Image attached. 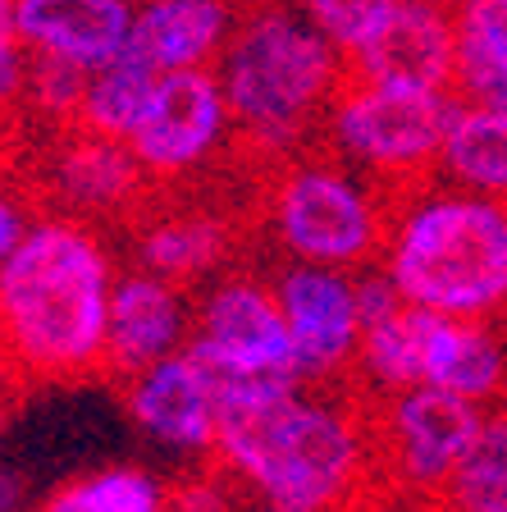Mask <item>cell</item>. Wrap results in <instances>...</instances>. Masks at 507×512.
Here are the masks:
<instances>
[{"mask_svg":"<svg viewBox=\"0 0 507 512\" xmlns=\"http://www.w3.org/2000/svg\"><path fill=\"white\" fill-rule=\"evenodd\" d=\"M238 247L243 224L211 202H147L128 220V261L179 288L224 275Z\"/></svg>","mask_w":507,"mask_h":512,"instance_id":"obj_12","label":"cell"},{"mask_svg":"<svg viewBox=\"0 0 507 512\" xmlns=\"http://www.w3.org/2000/svg\"><path fill=\"white\" fill-rule=\"evenodd\" d=\"M498 320H503V325H507V316H498Z\"/></svg>","mask_w":507,"mask_h":512,"instance_id":"obj_36","label":"cell"},{"mask_svg":"<svg viewBox=\"0 0 507 512\" xmlns=\"http://www.w3.org/2000/svg\"><path fill=\"white\" fill-rule=\"evenodd\" d=\"M14 398H19V384L0 380V435H5V426H10V416H14Z\"/></svg>","mask_w":507,"mask_h":512,"instance_id":"obj_33","label":"cell"},{"mask_svg":"<svg viewBox=\"0 0 507 512\" xmlns=\"http://www.w3.org/2000/svg\"><path fill=\"white\" fill-rule=\"evenodd\" d=\"M138 0H14V28L28 55L101 69L128 46Z\"/></svg>","mask_w":507,"mask_h":512,"instance_id":"obj_16","label":"cell"},{"mask_svg":"<svg viewBox=\"0 0 507 512\" xmlns=\"http://www.w3.org/2000/svg\"><path fill=\"white\" fill-rule=\"evenodd\" d=\"M188 352L206 371H293V339L279 311L275 284L252 270H224L206 279L192 302Z\"/></svg>","mask_w":507,"mask_h":512,"instance_id":"obj_10","label":"cell"},{"mask_svg":"<svg viewBox=\"0 0 507 512\" xmlns=\"http://www.w3.org/2000/svg\"><path fill=\"white\" fill-rule=\"evenodd\" d=\"M288 5L348 60L352 51H361L375 37V28L389 19L398 0H288Z\"/></svg>","mask_w":507,"mask_h":512,"instance_id":"obj_26","label":"cell"},{"mask_svg":"<svg viewBox=\"0 0 507 512\" xmlns=\"http://www.w3.org/2000/svg\"><path fill=\"white\" fill-rule=\"evenodd\" d=\"M28 188L37 192L42 211L74 215L96 229L128 224L151 202V183L128 142L87 133L78 124L55 128L42 138L28 170Z\"/></svg>","mask_w":507,"mask_h":512,"instance_id":"obj_8","label":"cell"},{"mask_svg":"<svg viewBox=\"0 0 507 512\" xmlns=\"http://www.w3.org/2000/svg\"><path fill=\"white\" fill-rule=\"evenodd\" d=\"M119 275L106 229L42 211L0 261V357L19 384H74L106 362L110 288Z\"/></svg>","mask_w":507,"mask_h":512,"instance_id":"obj_2","label":"cell"},{"mask_svg":"<svg viewBox=\"0 0 507 512\" xmlns=\"http://www.w3.org/2000/svg\"><path fill=\"white\" fill-rule=\"evenodd\" d=\"M192 339V293L169 279L151 275L138 266H119L115 288H110V316H106V362L101 375H128L147 371L183 352Z\"/></svg>","mask_w":507,"mask_h":512,"instance_id":"obj_15","label":"cell"},{"mask_svg":"<svg viewBox=\"0 0 507 512\" xmlns=\"http://www.w3.org/2000/svg\"><path fill=\"white\" fill-rule=\"evenodd\" d=\"M119 389H124L128 421L156 448L197 462L211 458L215 426H220V398L211 389V375L201 371V362L188 348L119 380Z\"/></svg>","mask_w":507,"mask_h":512,"instance_id":"obj_13","label":"cell"},{"mask_svg":"<svg viewBox=\"0 0 507 512\" xmlns=\"http://www.w3.org/2000/svg\"><path fill=\"white\" fill-rule=\"evenodd\" d=\"M169 512H243V485L201 462V471L169 485Z\"/></svg>","mask_w":507,"mask_h":512,"instance_id":"obj_27","label":"cell"},{"mask_svg":"<svg viewBox=\"0 0 507 512\" xmlns=\"http://www.w3.org/2000/svg\"><path fill=\"white\" fill-rule=\"evenodd\" d=\"M462 106H485L507 115V69H480V74H457L453 83Z\"/></svg>","mask_w":507,"mask_h":512,"instance_id":"obj_31","label":"cell"},{"mask_svg":"<svg viewBox=\"0 0 507 512\" xmlns=\"http://www.w3.org/2000/svg\"><path fill=\"white\" fill-rule=\"evenodd\" d=\"M393 192L357 174L325 147L297 151L261 174L256 229L297 266L370 270L389 238Z\"/></svg>","mask_w":507,"mask_h":512,"instance_id":"obj_5","label":"cell"},{"mask_svg":"<svg viewBox=\"0 0 507 512\" xmlns=\"http://www.w3.org/2000/svg\"><path fill=\"white\" fill-rule=\"evenodd\" d=\"M32 512H169V485L147 467H101L60 485Z\"/></svg>","mask_w":507,"mask_h":512,"instance_id":"obj_23","label":"cell"},{"mask_svg":"<svg viewBox=\"0 0 507 512\" xmlns=\"http://www.w3.org/2000/svg\"><path fill=\"white\" fill-rule=\"evenodd\" d=\"M434 179L507 206V115L485 106L457 110L439 165H434Z\"/></svg>","mask_w":507,"mask_h":512,"instance_id":"obj_20","label":"cell"},{"mask_svg":"<svg viewBox=\"0 0 507 512\" xmlns=\"http://www.w3.org/2000/svg\"><path fill=\"white\" fill-rule=\"evenodd\" d=\"M238 19V0H138L128 51H138L156 74L215 69Z\"/></svg>","mask_w":507,"mask_h":512,"instance_id":"obj_17","label":"cell"},{"mask_svg":"<svg viewBox=\"0 0 507 512\" xmlns=\"http://www.w3.org/2000/svg\"><path fill=\"white\" fill-rule=\"evenodd\" d=\"M425 5H444V10H453L457 0H425Z\"/></svg>","mask_w":507,"mask_h":512,"instance_id":"obj_34","label":"cell"},{"mask_svg":"<svg viewBox=\"0 0 507 512\" xmlns=\"http://www.w3.org/2000/svg\"><path fill=\"white\" fill-rule=\"evenodd\" d=\"M444 311L430 307H407L393 311L380 325H366L357 343V362H352V375H357L366 389L375 394H398V389H412V384H425V352H430V334L439 325Z\"/></svg>","mask_w":507,"mask_h":512,"instance_id":"obj_19","label":"cell"},{"mask_svg":"<svg viewBox=\"0 0 507 512\" xmlns=\"http://www.w3.org/2000/svg\"><path fill=\"white\" fill-rule=\"evenodd\" d=\"M0 512H32V490L19 471L0 467Z\"/></svg>","mask_w":507,"mask_h":512,"instance_id":"obj_32","label":"cell"},{"mask_svg":"<svg viewBox=\"0 0 507 512\" xmlns=\"http://www.w3.org/2000/svg\"><path fill=\"white\" fill-rule=\"evenodd\" d=\"M0 380H10V371H5V357H0Z\"/></svg>","mask_w":507,"mask_h":512,"instance_id":"obj_35","label":"cell"},{"mask_svg":"<svg viewBox=\"0 0 507 512\" xmlns=\"http://www.w3.org/2000/svg\"><path fill=\"white\" fill-rule=\"evenodd\" d=\"M206 462L238 480L256 512H361L389 490L375 453V389L357 375L329 398L224 403Z\"/></svg>","mask_w":507,"mask_h":512,"instance_id":"obj_1","label":"cell"},{"mask_svg":"<svg viewBox=\"0 0 507 512\" xmlns=\"http://www.w3.org/2000/svg\"><path fill=\"white\" fill-rule=\"evenodd\" d=\"M215 78L233 119V151L265 174L297 151L320 147L325 110L348 78V60L288 0H243Z\"/></svg>","mask_w":507,"mask_h":512,"instance_id":"obj_3","label":"cell"},{"mask_svg":"<svg viewBox=\"0 0 507 512\" xmlns=\"http://www.w3.org/2000/svg\"><path fill=\"white\" fill-rule=\"evenodd\" d=\"M28 64H32V55L19 42V28H14V0H0V119L19 115Z\"/></svg>","mask_w":507,"mask_h":512,"instance_id":"obj_28","label":"cell"},{"mask_svg":"<svg viewBox=\"0 0 507 512\" xmlns=\"http://www.w3.org/2000/svg\"><path fill=\"white\" fill-rule=\"evenodd\" d=\"M352 284H357V316H361V330H366V325H380V320H389L393 311L407 307V302H402V293L393 288V279L384 275L380 266L357 270V275H352Z\"/></svg>","mask_w":507,"mask_h":512,"instance_id":"obj_30","label":"cell"},{"mask_svg":"<svg viewBox=\"0 0 507 512\" xmlns=\"http://www.w3.org/2000/svg\"><path fill=\"white\" fill-rule=\"evenodd\" d=\"M275 298L288 320L297 380L316 384V389H334L348 380L361 343L357 284L348 270L288 261L275 275Z\"/></svg>","mask_w":507,"mask_h":512,"instance_id":"obj_11","label":"cell"},{"mask_svg":"<svg viewBox=\"0 0 507 512\" xmlns=\"http://www.w3.org/2000/svg\"><path fill=\"white\" fill-rule=\"evenodd\" d=\"M83 87H87V69L32 55L19 115H28L32 124H42L46 133L69 128V124H78V110H83Z\"/></svg>","mask_w":507,"mask_h":512,"instance_id":"obj_24","label":"cell"},{"mask_svg":"<svg viewBox=\"0 0 507 512\" xmlns=\"http://www.w3.org/2000/svg\"><path fill=\"white\" fill-rule=\"evenodd\" d=\"M457 110H462L457 92H402L343 78L325 110L320 147L380 188L402 192L421 179H434Z\"/></svg>","mask_w":507,"mask_h":512,"instance_id":"obj_6","label":"cell"},{"mask_svg":"<svg viewBox=\"0 0 507 512\" xmlns=\"http://www.w3.org/2000/svg\"><path fill=\"white\" fill-rule=\"evenodd\" d=\"M457 74L507 69V0H457Z\"/></svg>","mask_w":507,"mask_h":512,"instance_id":"obj_25","label":"cell"},{"mask_svg":"<svg viewBox=\"0 0 507 512\" xmlns=\"http://www.w3.org/2000/svg\"><path fill=\"white\" fill-rule=\"evenodd\" d=\"M480 403L448 394L439 384H412L375 394V453L393 490L439 499L480 430Z\"/></svg>","mask_w":507,"mask_h":512,"instance_id":"obj_9","label":"cell"},{"mask_svg":"<svg viewBox=\"0 0 507 512\" xmlns=\"http://www.w3.org/2000/svg\"><path fill=\"white\" fill-rule=\"evenodd\" d=\"M156 78H160L156 69H151L138 51H128V46H124L115 60H106L101 69H92V74H87L78 128L101 133V138L128 142V133L138 128L142 110H147V101H151Z\"/></svg>","mask_w":507,"mask_h":512,"instance_id":"obj_21","label":"cell"},{"mask_svg":"<svg viewBox=\"0 0 507 512\" xmlns=\"http://www.w3.org/2000/svg\"><path fill=\"white\" fill-rule=\"evenodd\" d=\"M425 384H439L480 407L507 403V325L439 316L425 352Z\"/></svg>","mask_w":507,"mask_h":512,"instance_id":"obj_18","label":"cell"},{"mask_svg":"<svg viewBox=\"0 0 507 512\" xmlns=\"http://www.w3.org/2000/svg\"><path fill=\"white\" fill-rule=\"evenodd\" d=\"M238 5H243V0H238Z\"/></svg>","mask_w":507,"mask_h":512,"instance_id":"obj_37","label":"cell"},{"mask_svg":"<svg viewBox=\"0 0 507 512\" xmlns=\"http://www.w3.org/2000/svg\"><path fill=\"white\" fill-rule=\"evenodd\" d=\"M37 215H42V206H37V192L28 188V179L0 174V261H10Z\"/></svg>","mask_w":507,"mask_h":512,"instance_id":"obj_29","label":"cell"},{"mask_svg":"<svg viewBox=\"0 0 507 512\" xmlns=\"http://www.w3.org/2000/svg\"><path fill=\"white\" fill-rule=\"evenodd\" d=\"M348 78L402 92H453L457 83V23L453 10L398 0L361 51L348 55Z\"/></svg>","mask_w":507,"mask_h":512,"instance_id":"obj_14","label":"cell"},{"mask_svg":"<svg viewBox=\"0 0 507 512\" xmlns=\"http://www.w3.org/2000/svg\"><path fill=\"white\" fill-rule=\"evenodd\" d=\"M128 151L151 188H179L211 174L233 151V119L215 69L160 74L138 128L128 133Z\"/></svg>","mask_w":507,"mask_h":512,"instance_id":"obj_7","label":"cell"},{"mask_svg":"<svg viewBox=\"0 0 507 512\" xmlns=\"http://www.w3.org/2000/svg\"><path fill=\"white\" fill-rule=\"evenodd\" d=\"M380 270L412 307L462 320L507 316V206L444 179L393 192Z\"/></svg>","mask_w":507,"mask_h":512,"instance_id":"obj_4","label":"cell"},{"mask_svg":"<svg viewBox=\"0 0 507 512\" xmlns=\"http://www.w3.org/2000/svg\"><path fill=\"white\" fill-rule=\"evenodd\" d=\"M439 503L444 512H507V403L480 416L476 439L466 444Z\"/></svg>","mask_w":507,"mask_h":512,"instance_id":"obj_22","label":"cell"}]
</instances>
